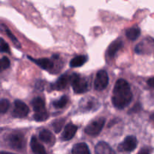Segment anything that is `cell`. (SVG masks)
<instances>
[{
  "label": "cell",
  "mask_w": 154,
  "mask_h": 154,
  "mask_svg": "<svg viewBox=\"0 0 154 154\" xmlns=\"http://www.w3.org/2000/svg\"><path fill=\"white\" fill-rule=\"evenodd\" d=\"M150 153V150L147 148H143L140 150L137 154H149Z\"/></svg>",
  "instance_id": "4316f807"
},
{
  "label": "cell",
  "mask_w": 154,
  "mask_h": 154,
  "mask_svg": "<svg viewBox=\"0 0 154 154\" xmlns=\"http://www.w3.org/2000/svg\"><path fill=\"white\" fill-rule=\"evenodd\" d=\"M141 35V29L140 28L137 26L132 27V28H129L126 30V35L129 40L135 41L138 38V37Z\"/></svg>",
  "instance_id": "d6986e66"
},
{
  "label": "cell",
  "mask_w": 154,
  "mask_h": 154,
  "mask_svg": "<svg viewBox=\"0 0 154 154\" xmlns=\"http://www.w3.org/2000/svg\"><path fill=\"white\" fill-rule=\"evenodd\" d=\"M133 95L129 84L124 79H119L116 82L113 90L112 103L119 109H123L130 104Z\"/></svg>",
  "instance_id": "6da1fadb"
},
{
  "label": "cell",
  "mask_w": 154,
  "mask_h": 154,
  "mask_svg": "<svg viewBox=\"0 0 154 154\" xmlns=\"http://www.w3.org/2000/svg\"><path fill=\"white\" fill-rule=\"evenodd\" d=\"M96 101L93 98H86L83 99L80 103V108L82 110L83 112H87L90 111L96 107Z\"/></svg>",
  "instance_id": "8fae6325"
},
{
  "label": "cell",
  "mask_w": 154,
  "mask_h": 154,
  "mask_svg": "<svg viewBox=\"0 0 154 154\" xmlns=\"http://www.w3.org/2000/svg\"><path fill=\"white\" fill-rule=\"evenodd\" d=\"M39 138L43 142L51 144V145H53L56 141L54 135H53L52 132H51L48 129H43L39 133Z\"/></svg>",
  "instance_id": "5bb4252c"
},
{
  "label": "cell",
  "mask_w": 154,
  "mask_h": 154,
  "mask_svg": "<svg viewBox=\"0 0 154 154\" xmlns=\"http://www.w3.org/2000/svg\"><path fill=\"white\" fill-rule=\"evenodd\" d=\"M96 154H116L108 144L104 141L98 143L95 148Z\"/></svg>",
  "instance_id": "7c38bea8"
},
{
  "label": "cell",
  "mask_w": 154,
  "mask_h": 154,
  "mask_svg": "<svg viewBox=\"0 0 154 154\" xmlns=\"http://www.w3.org/2000/svg\"><path fill=\"white\" fill-rule=\"evenodd\" d=\"M72 154H90V150L86 143H78L74 145L72 150Z\"/></svg>",
  "instance_id": "e0dca14e"
},
{
  "label": "cell",
  "mask_w": 154,
  "mask_h": 154,
  "mask_svg": "<svg viewBox=\"0 0 154 154\" xmlns=\"http://www.w3.org/2000/svg\"><path fill=\"white\" fill-rule=\"evenodd\" d=\"M2 26L4 27V28H5V32L7 33L8 36V37H9V38H10L11 40L12 41V42H13V43L14 44L15 46H16L17 48H20V45L19 42H18V40H17V38L15 37L13 33H12L10 31V29H9L8 28V27L6 26H5L4 24H2Z\"/></svg>",
  "instance_id": "44dd1931"
},
{
  "label": "cell",
  "mask_w": 154,
  "mask_h": 154,
  "mask_svg": "<svg viewBox=\"0 0 154 154\" xmlns=\"http://www.w3.org/2000/svg\"><path fill=\"white\" fill-rule=\"evenodd\" d=\"M147 84H148L150 87H153V88H154V77H153V78H150V79L147 81Z\"/></svg>",
  "instance_id": "83f0119b"
},
{
  "label": "cell",
  "mask_w": 154,
  "mask_h": 154,
  "mask_svg": "<svg viewBox=\"0 0 154 154\" xmlns=\"http://www.w3.org/2000/svg\"><path fill=\"white\" fill-rule=\"evenodd\" d=\"M105 123V118H99L97 120H94L90 124L87 125V127L84 129V132L87 134V135H97L100 133L102 129H103V126Z\"/></svg>",
  "instance_id": "3957f363"
},
{
  "label": "cell",
  "mask_w": 154,
  "mask_h": 154,
  "mask_svg": "<svg viewBox=\"0 0 154 154\" xmlns=\"http://www.w3.org/2000/svg\"><path fill=\"white\" fill-rule=\"evenodd\" d=\"M138 141L133 135H129L126 137L124 141L119 144L118 150L122 152H131L137 147Z\"/></svg>",
  "instance_id": "8992f818"
},
{
  "label": "cell",
  "mask_w": 154,
  "mask_h": 154,
  "mask_svg": "<svg viewBox=\"0 0 154 154\" xmlns=\"http://www.w3.org/2000/svg\"><path fill=\"white\" fill-rule=\"evenodd\" d=\"M0 154H14V153H8V152H4V151H2L1 153Z\"/></svg>",
  "instance_id": "f546056e"
},
{
  "label": "cell",
  "mask_w": 154,
  "mask_h": 154,
  "mask_svg": "<svg viewBox=\"0 0 154 154\" xmlns=\"http://www.w3.org/2000/svg\"><path fill=\"white\" fill-rule=\"evenodd\" d=\"M87 56H84V55L77 56V57H74V58L71 60L70 63H69V66L72 68L81 67V66H82L83 65L87 62Z\"/></svg>",
  "instance_id": "ac0fdd59"
},
{
  "label": "cell",
  "mask_w": 154,
  "mask_h": 154,
  "mask_svg": "<svg viewBox=\"0 0 154 154\" xmlns=\"http://www.w3.org/2000/svg\"><path fill=\"white\" fill-rule=\"evenodd\" d=\"M7 142L11 148L21 150L24 146V138L20 133H11L7 137Z\"/></svg>",
  "instance_id": "5b68a950"
},
{
  "label": "cell",
  "mask_w": 154,
  "mask_h": 154,
  "mask_svg": "<svg viewBox=\"0 0 154 154\" xmlns=\"http://www.w3.org/2000/svg\"><path fill=\"white\" fill-rule=\"evenodd\" d=\"M29 108L24 102L20 100H15L14 108L12 112V115L17 118H23L28 115Z\"/></svg>",
  "instance_id": "52a82bcc"
},
{
  "label": "cell",
  "mask_w": 154,
  "mask_h": 154,
  "mask_svg": "<svg viewBox=\"0 0 154 154\" xmlns=\"http://www.w3.org/2000/svg\"><path fill=\"white\" fill-rule=\"evenodd\" d=\"M78 130V126L72 123H69L65 126V129L62 134V140L63 141H69L75 136Z\"/></svg>",
  "instance_id": "ba28073f"
},
{
  "label": "cell",
  "mask_w": 154,
  "mask_h": 154,
  "mask_svg": "<svg viewBox=\"0 0 154 154\" xmlns=\"http://www.w3.org/2000/svg\"><path fill=\"white\" fill-rule=\"evenodd\" d=\"M68 102H69V97L67 96H63L58 100L54 101V106L56 108H62L66 106Z\"/></svg>",
  "instance_id": "ffe728a7"
},
{
  "label": "cell",
  "mask_w": 154,
  "mask_h": 154,
  "mask_svg": "<svg viewBox=\"0 0 154 154\" xmlns=\"http://www.w3.org/2000/svg\"><path fill=\"white\" fill-rule=\"evenodd\" d=\"M30 146H31L32 150L35 154H48L44 146L40 144V142L35 136L32 137Z\"/></svg>",
  "instance_id": "9a60e30c"
},
{
  "label": "cell",
  "mask_w": 154,
  "mask_h": 154,
  "mask_svg": "<svg viewBox=\"0 0 154 154\" xmlns=\"http://www.w3.org/2000/svg\"><path fill=\"white\" fill-rule=\"evenodd\" d=\"M9 107H10V102L8 99H1L0 101V112L1 114H5L8 110Z\"/></svg>",
  "instance_id": "7402d4cb"
},
{
  "label": "cell",
  "mask_w": 154,
  "mask_h": 154,
  "mask_svg": "<svg viewBox=\"0 0 154 154\" xmlns=\"http://www.w3.org/2000/svg\"><path fill=\"white\" fill-rule=\"evenodd\" d=\"M71 82V76L69 75H61L60 78H58L55 84L52 85V88L55 90H64L66 87L68 86L69 83Z\"/></svg>",
  "instance_id": "9c48e42d"
},
{
  "label": "cell",
  "mask_w": 154,
  "mask_h": 154,
  "mask_svg": "<svg viewBox=\"0 0 154 154\" xmlns=\"http://www.w3.org/2000/svg\"><path fill=\"white\" fill-rule=\"evenodd\" d=\"M31 61L34 62L35 64H37L39 67L42 68L45 70H50L54 67V63L51 60L48 58H42V59H33L32 57H28Z\"/></svg>",
  "instance_id": "30bf717a"
},
{
  "label": "cell",
  "mask_w": 154,
  "mask_h": 154,
  "mask_svg": "<svg viewBox=\"0 0 154 154\" xmlns=\"http://www.w3.org/2000/svg\"><path fill=\"white\" fill-rule=\"evenodd\" d=\"M71 83L74 92L77 94H81L87 91L88 84L87 80L78 74L74 73L71 75Z\"/></svg>",
  "instance_id": "7a4b0ae2"
},
{
  "label": "cell",
  "mask_w": 154,
  "mask_h": 154,
  "mask_svg": "<svg viewBox=\"0 0 154 154\" xmlns=\"http://www.w3.org/2000/svg\"><path fill=\"white\" fill-rule=\"evenodd\" d=\"M0 48H1V52L2 53H10L9 46L6 42H5L4 39L1 38V43H0Z\"/></svg>",
  "instance_id": "484cf974"
},
{
  "label": "cell",
  "mask_w": 154,
  "mask_h": 154,
  "mask_svg": "<svg viewBox=\"0 0 154 154\" xmlns=\"http://www.w3.org/2000/svg\"><path fill=\"white\" fill-rule=\"evenodd\" d=\"M140 105L139 104H137V105H135V106L133 107V108H132V110H131L130 111H129V113H131V112H135V111H139V109H140Z\"/></svg>",
  "instance_id": "f1b7e54d"
},
{
  "label": "cell",
  "mask_w": 154,
  "mask_h": 154,
  "mask_svg": "<svg viewBox=\"0 0 154 154\" xmlns=\"http://www.w3.org/2000/svg\"><path fill=\"white\" fill-rule=\"evenodd\" d=\"M64 119H60V120H57L53 123V127H54V131L57 133H59L60 132V130L63 128V125H64Z\"/></svg>",
  "instance_id": "603a6c76"
},
{
  "label": "cell",
  "mask_w": 154,
  "mask_h": 154,
  "mask_svg": "<svg viewBox=\"0 0 154 154\" xmlns=\"http://www.w3.org/2000/svg\"><path fill=\"white\" fill-rule=\"evenodd\" d=\"M32 105L35 114H40V113L46 112L45 104L43 99L40 97H36L32 100Z\"/></svg>",
  "instance_id": "4fadbf2b"
},
{
  "label": "cell",
  "mask_w": 154,
  "mask_h": 154,
  "mask_svg": "<svg viewBox=\"0 0 154 154\" xmlns=\"http://www.w3.org/2000/svg\"><path fill=\"white\" fill-rule=\"evenodd\" d=\"M49 117V114H48V111L44 113H40V114H35L34 116H33V118L35 119V121L38 122H42L45 121Z\"/></svg>",
  "instance_id": "cb8c5ba5"
},
{
  "label": "cell",
  "mask_w": 154,
  "mask_h": 154,
  "mask_svg": "<svg viewBox=\"0 0 154 154\" xmlns=\"http://www.w3.org/2000/svg\"><path fill=\"white\" fill-rule=\"evenodd\" d=\"M109 82L108 73L105 70H100L96 74L94 82V88L96 90L101 91L105 90Z\"/></svg>",
  "instance_id": "277c9868"
},
{
  "label": "cell",
  "mask_w": 154,
  "mask_h": 154,
  "mask_svg": "<svg viewBox=\"0 0 154 154\" xmlns=\"http://www.w3.org/2000/svg\"><path fill=\"white\" fill-rule=\"evenodd\" d=\"M10 66V60L8 57H3L1 59V71L8 69Z\"/></svg>",
  "instance_id": "d4e9b609"
},
{
  "label": "cell",
  "mask_w": 154,
  "mask_h": 154,
  "mask_svg": "<svg viewBox=\"0 0 154 154\" xmlns=\"http://www.w3.org/2000/svg\"><path fill=\"white\" fill-rule=\"evenodd\" d=\"M123 46V43L121 40H116L113 42L109 45L107 51V54L109 57H114L115 54H117L119 50L121 49Z\"/></svg>",
  "instance_id": "2e32d148"
}]
</instances>
